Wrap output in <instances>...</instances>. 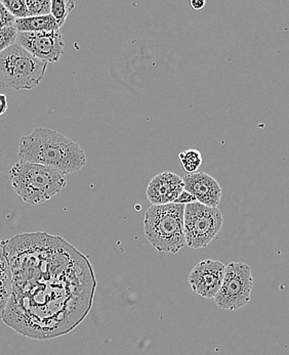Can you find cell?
Returning a JSON list of instances; mask_svg holds the SVG:
<instances>
[{
	"label": "cell",
	"instance_id": "cell-1",
	"mask_svg": "<svg viewBox=\"0 0 289 355\" xmlns=\"http://www.w3.org/2000/svg\"><path fill=\"white\" fill-rule=\"evenodd\" d=\"M6 249L13 275L6 324L25 337L49 340L85 320L97 289L85 255L47 232L17 234L6 240Z\"/></svg>",
	"mask_w": 289,
	"mask_h": 355
},
{
	"label": "cell",
	"instance_id": "cell-2",
	"mask_svg": "<svg viewBox=\"0 0 289 355\" xmlns=\"http://www.w3.org/2000/svg\"><path fill=\"white\" fill-rule=\"evenodd\" d=\"M19 159L59 170L66 174L75 173L86 164V157L79 144L56 130L36 128L19 143Z\"/></svg>",
	"mask_w": 289,
	"mask_h": 355
},
{
	"label": "cell",
	"instance_id": "cell-3",
	"mask_svg": "<svg viewBox=\"0 0 289 355\" xmlns=\"http://www.w3.org/2000/svg\"><path fill=\"white\" fill-rule=\"evenodd\" d=\"M10 180L17 195L29 205L49 201L66 188V175L59 170L19 161L10 168Z\"/></svg>",
	"mask_w": 289,
	"mask_h": 355
},
{
	"label": "cell",
	"instance_id": "cell-4",
	"mask_svg": "<svg viewBox=\"0 0 289 355\" xmlns=\"http://www.w3.org/2000/svg\"><path fill=\"white\" fill-rule=\"evenodd\" d=\"M185 205H151L144 218V234L160 253L176 254L186 245Z\"/></svg>",
	"mask_w": 289,
	"mask_h": 355
},
{
	"label": "cell",
	"instance_id": "cell-5",
	"mask_svg": "<svg viewBox=\"0 0 289 355\" xmlns=\"http://www.w3.org/2000/svg\"><path fill=\"white\" fill-rule=\"evenodd\" d=\"M47 68V63L15 43L0 53V87L33 89L42 83Z\"/></svg>",
	"mask_w": 289,
	"mask_h": 355
},
{
	"label": "cell",
	"instance_id": "cell-6",
	"mask_svg": "<svg viewBox=\"0 0 289 355\" xmlns=\"http://www.w3.org/2000/svg\"><path fill=\"white\" fill-rule=\"evenodd\" d=\"M185 238L191 249L206 248L223 227L219 208L196 202L185 206Z\"/></svg>",
	"mask_w": 289,
	"mask_h": 355
},
{
	"label": "cell",
	"instance_id": "cell-7",
	"mask_svg": "<svg viewBox=\"0 0 289 355\" xmlns=\"http://www.w3.org/2000/svg\"><path fill=\"white\" fill-rule=\"evenodd\" d=\"M254 284L251 268L248 264L231 262L226 266L223 284L213 300L223 311H238L249 303Z\"/></svg>",
	"mask_w": 289,
	"mask_h": 355
},
{
	"label": "cell",
	"instance_id": "cell-8",
	"mask_svg": "<svg viewBox=\"0 0 289 355\" xmlns=\"http://www.w3.org/2000/svg\"><path fill=\"white\" fill-rule=\"evenodd\" d=\"M17 43L45 63H57L64 53V36L60 30L49 32H18Z\"/></svg>",
	"mask_w": 289,
	"mask_h": 355
},
{
	"label": "cell",
	"instance_id": "cell-9",
	"mask_svg": "<svg viewBox=\"0 0 289 355\" xmlns=\"http://www.w3.org/2000/svg\"><path fill=\"white\" fill-rule=\"evenodd\" d=\"M226 266L215 260L206 259L200 261L190 273L191 289L196 294L206 299H215L221 289L225 277Z\"/></svg>",
	"mask_w": 289,
	"mask_h": 355
},
{
	"label": "cell",
	"instance_id": "cell-10",
	"mask_svg": "<svg viewBox=\"0 0 289 355\" xmlns=\"http://www.w3.org/2000/svg\"><path fill=\"white\" fill-rule=\"evenodd\" d=\"M183 191V178L172 172L165 171L149 182L146 195L152 205H167L174 203Z\"/></svg>",
	"mask_w": 289,
	"mask_h": 355
},
{
	"label": "cell",
	"instance_id": "cell-11",
	"mask_svg": "<svg viewBox=\"0 0 289 355\" xmlns=\"http://www.w3.org/2000/svg\"><path fill=\"white\" fill-rule=\"evenodd\" d=\"M184 191L193 195L197 202L217 208L221 203L222 189L219 182L204 172L187 174L184 178Z\"/></svg>",
	"mask_w": 289,
	"mask_h": 355
},
{
	"label": "cell",
	"instance_id": "cell-12",
	"mask_svg": "<svg viewBox=\"0 0 289 355\" xmlns=\"http://www.w3.org/2000/svg\"><path fill=\"white\" fill-rule=\"evenodd\" d=\"M6 240L0 239V320L10 301L13 291V275L6 249Z\"/></svg>",
	"mask_w": 289,
	"mask_h": 355
},
{
	"label": "cell",
	"instance_id": "cell-13",
	"mask_svg": "<svg viewBox=\"0 0 289 355\" xmlns=\"http://www.w3.org/2000/svg\"><path fill=\"white\" fill-rule=\"evenodd\" d=\"M15 28L18 32H49L60 30L57 21L51 15L17 19Z\"/></svg>",
	"mask_w": 289,
	"mask_h": 355
},
{
	"label": "cell",
	"instance_id": "cell-14",
	"mask_svg": "<svg viewBox=\"0 0 289 355\" xmlns=\"http://www.w3.org/2000/svg\"><path fill=\"white\" fill-rule=\"evenodd\" d=\"M181 164L188 174L196 173L202 164V155L199 150L190 148L179 154Z\"/></svg>",
	"mask_w": 289,
	"mask_h": 355
},
{
	"label": "cell",
	"instance_id": "cell-15",
	"mask_svg": "<svg viewBox=\"0 0 289 355\" xmlns=\"http://www.w3.org/2000/svg\"><path fill=\"white\" fill-rule=\"evenodd\" d=\"M75 2L71 0H53L51 1V15L57 21L58 25L61 28L64 25L69 14L74 10Z\"/></svg>",
	"mask_w": 289,
	"mask_h": 355
},
{
	"label": "cell",
	"instance_id": "cell-16",
	"mask_svg": "<svg viewBox=\"0 0 289 355\" xmlns=\"http://www.w3.org/2000/svg\"><path fill=\"white\" fill-rule=\"evenodd\" d=\"M30 17H42L51 15V0H26Z\"/></svg>",
	"mask_w": 289,
	"mask_h": 355
},
{
	"label": "cell",
	"instance_id": "cell-17",
	"mask_svg": "<svg viewBox=\"0 0 289 355\" xmlns=\"http://www.w3.org/2000/svg\"><path fill=\"white\" fill-rule=\"evenodd\" d=\"M6 10L17 19L29 18L26 0H4L1 1Z\"/></svg>",
	"mask_w": 289,
	"mask_h": 355
},
{
	"label": "cell",
	"instance_id": "cell-18",
	"mask_svg": "<svg viewBox=\"0 0 289 355\" xmlns=\"http://www.w3.org/2000/svg\"><path fill=\"white\" fill-rule=\"evenodd\" d=\"M17 36H18V31L15 27L0 30V53L17 43Z\"/></svg>",
	"mask_w": 289,
	"mask_h": 355
},
{
	"label": "cell",
	"instance_id": "cell-19",
	"mask_svg": "<svg viewBox=\"0 0 289 355\" xmlns=\"http://www.w3.org/2000/svg\"><path fill=\"white\" fill-rule=\"evenodd\" d=\"M16 18L6 10V6L0 1V30L4 28L15 27Z\"/></svg>",
	"mask_w": 289,
	"mask_h": 355
},
{
	"label": "cell",
	"instance_id": "cell-20",
	"mask_svg": "<svg viewBox=\"0 0 289 355\" xmlns=\"http://www.w3.org/2000/svg\"><path fill=\"white\" fill-rule=\"evenodd\" d=\"M197 200L194 197L191 193H188V191H184L182 193H181L180 197L174 202V204H179V205H189V204L196 203Z\"/></svg>",
	"mask_w": 289,
	"mask_h": 355
},
{
	"label": "cell",
	"instance_id": "cell-21",
	"mask_svg": "<svg viewBox=\"0 0 289 355\" xmlns=\"http://www.w3.org/2000/svg\"><path fill=\"white\" fill-rule=\"evenodd\" d=\"M6 110H8V100L4 94H0V116L4 115Z\"/></svg>",
	"mask_w": 289,
	"mask_h": 355
},
{
	"label": "cell",
	"instance_id": "cell-22",
	"mask_svg": "<svg viewBox=\"0 0 289 355\" xmlns=\"http://www.w3.org/2000/svg\"><path fill=\"white\" fill-rule=\"evenodd\" d=\"M190 4L193 10H200L206 6V1L204 0H191Z\"/></svg>",
	"mask_w": 289,
	"mask_h": 355
}]
</instances>
